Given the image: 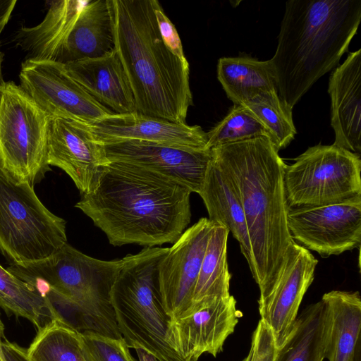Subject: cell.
<instances>
[{
    "instance_id": "6da1fadb",
    "label": "cell",
    "mask_w": 361,
    "mask_h": 361,
    "mask_svg": "<svg viewBox=\"0 0 361 361\" xmlns=\"http://www.w3.org/2000/svg\"><path fill=\"white\" fill-rule=\"evenodd\" d=\"M191 191L145 169L109 161L75 207L114 246L174 243L190 222Z\"/></svg>"
},
{
    "instance_id": "7a4b0ae2",
    "label": "cell",
    "mask_w": 361,
    "mask_h": 361,
    "mask_svg": "<svg viewBox=\"0 0 361 361\" xmlns=\"http://www.w3.org/2000/svg\"><path fill=\"white\" fill-rule=\"evenodd\" d=\"M212 151L238 191L251 248L250 269L261 301L271 291L295 242L287 224L283 186L286 164L267 137L219 146Z\"/></svg>"
},
{
    "instance_id": "3957f363",
    "label": "cell",
    "mask_w": 361,
    "mask_h": 361,
    "mask_svg": "<svg viewBox=\"0 0 361 361\" xmlns=\"http://www.w3.org/2000/svg\"><path fill=\"white\" fill-rule=\"evenodd\" d=\"M157 0H110L114 50L138 113L184 124L192 95L189 63L164 44L155 16Z\"/></svg>"
},
{
    "instance_id": "277c9868",
    "label": "cell",
    "mask_w": 361,
    "mask_h": 361,
    "mask_svg": "<svg viewBox=\"0 0 361 361\" xmlns=\"http://www.w3.org/2000/svg\"><path fill=\"white\" fill-rule=\"evenodd\" d=\"M360 21V0L286 1L276 50L269 61L279 96L289 109L338 66Z\"/></svg>"
},
{
    "instance_id": "5b68a950",
    "label": "cell",
    "mask_w": 361,
    "mask_h": 361,
    "mask_svg": "<svg viewBox=\"0 0 361 361\" xmlns=\"http://www.w3.org/2000/svg\"><path fill=\"white\" fill-rule=\"evenodd\" d=\"M123 262L98 259L66 243L45 259L11 264L6 269L45 295L78 331L121 338L111 292Z\"/></svg>"
},
{
    "instance_id": "8992f818",
    "label": "cell",
    "mask_w": 361,
    "mask_h": 361,
    "mask_svg": "<svg viewBox=\"0 0 361 361\" xmlns=\"http://www.w3.org/2000/svg\"><path fill=\"white\" fill-rule=\"evenodd\" d=\"M169 247H145L127 255L111 292L118 330L130 348L157 361H181L169 343L171 322L159 292L158 268Z\"/></svg>"
},
{
    "instance_id": "52a82bcc",
    "label": "cell",
    "mask_w": 361,
    "mask_h": 361,
    "mask_svg": "<svg viewBox=\"0 0 361 361\" xmlns=\"http://www.w3.org/2000/svg\"><path fill=\"white\" fill-rule=\"evenodd\" d=\"M66 224L42 203L33 187L0 166V253L11 264L54 255L68 243Z\"/></svg>"
},
{
    "instance_id": "ba28073f",
    "label": "cell",
    "mask_w": 361,
    "mask_h": 361,
    "mask_svg": "<svg viewBox=\"0 0 361 361\" xmlns=\"http://www.w3.org/2000/svg\"><path fill=\"white\" fill-rule=\"evenodd\" d=\"M294 161L283 174L288 209L361 202L360 154L319 144Z\"/></svg>"
},
{
    "instance_id": "9c48e42d",
    "label": "cell",
    "mask_w": 361,
    "mask_h": 361,
    "mask_svg": "<svg viewBox=\"0 0 361 361\" xmlns=\"http://www.w3.org/2000/svg\"><path fill=\"white\" fill-rule=\"evenodd\" d=\"M50 116L13 81L0 90V166L32 187L51 171L47 164Z\"/></svg>"
},
{
    "instance_id": "30bf717a",
    "label": "cell",
    "mask_w": 361,
    "mask_h": 361,
    "mask_svg": "<svg viewBox=\"0 0 361 361\" xmlns=\"http://www.w3.org/2000/svg\"><path fill=\"white\" fill-rule=\"evenodd\" d=\"M19 78L20 86L50 117L90 124L114 113L94 99L63 63L26 59Z\"/></svg>"
},
{
    "instance_id": "8fae6325",
    "label": "cell",
    "mask_w": 361,
    "mask_h": 361,
    "mask_svg": "<svg viewBox=\"0 0 361 361\" xmlns=\"http://www.w3.org/2000/svg\"><path fill=\"white\" fill-rule=\"evenodd\" d=\"M240 316L231 295L202 300L171 319L169 343L181 361H198L204 353L216 357Z\"/></svg>"
},
{
    "instance_id": "7c38bea8",
    "label": "cell",
    "mask_w": 361,
    "mask_h": 361,
    "mask_svg": "<svg viewBox=\"0 0 361 361\" xmlns=\"http://www.w3.org/2000/svg\"><path fill=\"white\" fill-rule=\"evenodd\" d=\"M287 224L292 239L322 257L360 248L361 202L288 209Z\"/></svg>"
},
{
    "instance_id": "4fadbf2b",
    "label": "cell",
    "mask_w": 361,
    "mask_h": 361,
    "mask_svg": "<svg viewBox=\"0 0 361 361\" xmlns=\"http://www.w3.org/2000/svg\"><path fill=\"white\" fill-rule=\"evenodd\" d=\"M214 222L202 218L169 248L158 268L159 292L171 319L190 307L195 283Z\"/></svg>"
},
{
    "instance_id": "5bb4252c",
    "label": "cell",
    "mask_w": 361,
    "mask_h": 361,
    "mask_svg": "<svg viewBox=\"0 0 361 361\" xmlns=\"http://www.w3.org/2000/svg\"><path fill=\"white\" fill-rule=\"evenodd\" d=\"M102 146L108 161L145 169L197 194L212 159V149L190 150L140 140H125Z\"/></svg>"
},
{
    "instance_id": "9a60e30c",
    "label": "cell",
    "mask_w": 361,
    "mask_h": 361,
    "mask_svg": "<svg viewBox=\"0 0 361 361\" xmlns=\"http://www.w3.org/2000/svg\"><path fill=\"white\" fill-rule=\"evenodd\" d=\"M108 162L104 147L87 123L51 117L47 140V164L63 170L82 195L96 186L102 167Z\"/></svg>"
},
{
    "instance_id": "2e32d148",
    "label": "cell",
    "mask_w": 361,
    "mask_h": 361,
    "mask_svg": "<svg viewBox=\"0 0 361 361\" xmlns=\"http://www.w3.org/2000/svg\"><path fill=\"white\" fill-rule=\"evenodd\" d=\"M317 259L294 242L271 291L258 301L261 319L270 329L277 349L289 336L298 317L301 301L312 284Z\"/></svg>"
},
{
    "instance_id": "e0dca14e",
    "label": "cell",
    "mask_w": 361,
    "mask_h": 361,
    "mask_svg": "<svg viewBox=\"0 0 361 361\" xmlns=\"http://www.w3.org/2000/svg\"><path fill=\"white\" fill-rule=\"evenodd\" d=\"M100 144L140 140L190 150L207 149V135L199 126L176 123L142 114L112 113L88 124Z\"/></svg>"
},
{
    "instance_id": "ac0fdd59",
    "label": "cell",
    "mask_w": 361,
    "mask_h": 361,
    "mask_svg": "<svg viewBox=\"0 0 361 361\" xmlns=\"http://www.w3.org/2000/svg\"><path fill=\"white\" fill-rule=\"evenodd\" d=\"M333 145L361 153V49L350 52L334 68L329 80Z\"/></svg>"
},
{
    "instance_id": "d6986e66",
    "label": "cell",
    "mask_w": 361,
    "mask_h": 361,
    "mask_svg": "<svg viewBox=\"0 0 361 361\" xmlns=\"http://www.w3.org/2000/svg\"><path fill=\"white\" fill-rule=\"evenodd\" d=\"M69 75L94 99L116 114L137 111L121 61L114 49L96 58L64 64Z\"/></svg>"
},
{
    "instance_id": "ffe728a7",
    "label": "cell",
    "mask_w": 361,
    "mask_h": 361,
    "mask_svg": "<svg viewBox=\"0 0 361 361\" xmlns=\"http://www.w3.org/2000/svg\"><path fill=\"white\" fill-rule=\"evenodd\" d=\"M198 194L205 204L208 219L223 225L231 232L250 267L251 248L238 191L230 174L213 155Z\"/></svg>"
},
{
    "instance_id": "44dd1931",
    "label": "cell",
    "mask_w": 361,
    "mask_h": 361,
    "mask_svg": "<svg viewBox=\"0 0 361 361\" xmlns=\"http://www.w3.org/2000/svg\"><path fill=\"white\" fill-rule=\"evenodd\" d=\"M87 1H52L45 17L34 27H22L16 41L27 59L60 63L68 37Z\"/></svg>"
},
{
    "instance_id": "7402d4cb",
    "label": "cell",
    "mask_w": 361,
    "mask_h": 361,
    "mask_svg": "<svg viewBox=\"0 0 361 361\" xmlns=\"http://www.w3.org/2000/svg\"><path fill=\"white\" fill-rule=\"evenodd\" d=\"M327 307L330 328L326 358L361 361V298L358 291L331 290L322 299Z\"/></svg>"
},
{
    "instance_id": "603a6c76",
    "label": "cell",
    "mask_w": 361,
    "mask_h": 361,
    "mask_svg": "<svg viewBox=\"0 0 361 361\" xmlns=\"http://www.w3.org/2000/svg\"><path fill=\"white\" fill-rule=\"evenodd\" d=\"M114 49L110 0H87L68 37L60 63L99 57Z\"/></svg>"
},
{
    "instance_id": "cb8c5ba5",
    "label": "cell",
    "mask_w": 361,
    "mask_h": 361,
    "mask_svg": "<svg viewBox=\"0 0 361 361\" xmlns=\"http://www.w3.org/2000/svg\"><path fill=\"white\" fill-rule=\"evenodd\" d=\"M329 328V314L323 300L308 305L297 317L289 336L277 350L275 361H323Z\"/></svg>"
},
{
    "instance_id": "d4e9b609",
    "label": "cell",
    "mask_w": 361,
    "mask_h": 361,
    "mask_svg": "<svg viewBox=\"0 0 361 361\" xmlns=\"http://www.w3.org/2000/svg\"><path fill=\"white\" fill-rule=\"evenodd\" d=\"M217 78L233 105H240L260 94L278 93L269 60L222 57L217 64Z\"/></svg>"
},
{
    "instance_id": "484cf974",
    "label": "cell",
    "mask_w": 361,
    "mask_h": 361,
    "mask_svg": "<svg viewBox=\"0 0 361 361\" xmlns=\"http://www.w3.org/2000/svg\"><path fill=\"white\" fill-rule=\"evenodd\" d=\"M229 233L225 226L214 223L195 283L191 305L206 298L231 295V275L227 262Z\"/></svg>"
},
{
    "instance_id": "4316f807",
    "label": "cell",
    "mask_w": 361,
    "mask_h": 361,
    "mask_svg": "<svg viewBox=\"0 0 361 361\" xmlns=\"http://www.w3.org/2000/svg\"><path fill=\"white\" fill-rule=\"evenodd\" d=\"M0 309L28 320L37 329L58 316L49 300L0 265Z\"/></svg>"
},
{
    "instance_id": "83f0119b",
    "label": "cell",
    "mask_w": 361,
    "mask_h": 361,
    "mask_svg": "<svg viewBox=\"0 0 361 361\" xmlns=\"http://www.w3.org/2000/svg\"><path fill=\"white\" fill-rule=\"evenodd\" d=\"M26 352L31 361H86L81 332L60 317L37 329Z\"/></svg>"
},
{
    "instance_id": "f1b7e54d",
    "label": "cell",
    "mask_w": 361,
    "mask_h": 361,
    "mask_svg": "<svg viewBox=\"0 0 361 361\" xmlns=\"http://www.w3.org/2000/svg\"><path fill=\"white\" fill-rule=\"evenodd\" d=\"M240 106L252 114L269 130L271 142L279 152L286 148L297 133L292 111L281 101L278 93H263Z\"/></svg>"
},
{
    "instance_id": "f546056e",
    "label": "cell",
    "mask_w": 361,
    "mask_h": 361,
    "mask_svg": "<svg viewBox=\"0 0 361 361\" xmlns=\"http://www.w3.org/2000/svg\"><path fill=\"white\" fill-rule=\"evenodd\" d=\"M208 149L240 142L259 137L271 141L269 130L240 105H233L228 114L207 133Z\"/></svg>"
},
{
    "instance_id": "4dcf8cb0",
    "label": "cell",
    "mask_w": 361,
    "mask_h": 361,
    "mask_svg": "<svg viewBox=\"0 0 361 361\" xmlns=\"http://www.w3.org/2000/svg\"><path fill=\"white\" fill-rule=\"evenodd\" d=\"M81 339L86 361H136L123 338L82 331Z\"/></svg>"
},
{
    "instance_id": "1f68e13d",
    "label": "cell",
    "mask_w": 361,
    "mask_h": 361,
    "mask_svg": "<svg viewBox=\"0 0 361 361\" xmlns=\"http://www.w3.org/2000/svg\"><path fill=\"white\" fill-rule=\"evenodd\" d=\"M277 350L270 329L260 319L253 331L249 353L242 361H275Z\"/></svg>"
},
{
    "instance_id": "d6a6232c",
    "label": "cell",
    "mask_w": 361,
    "mask_h": 361,
    "mask_svg": "<svg viewBox=\"0 0 361 361\" xmlns=\"http://www.w3.org/2000/svg\"><path fill=\"white\" fill-rule=\"evenodd\" d=\"M155 16L159 31L164 44L180 59L186 60L178 33L158 1L155 6Z\"/></svg>"
},
{
    "instance_id": "836d02e7",
    "label": "cell",
    "mask_w": 361,
    "mask_h": 361,
    "mask_svg": "<svg viewBox=\"0 0 361 361\" xmlns=\"http://www.w3.org/2000/svg\"><path fill=\"white\" fill-rule=\"evenodd\" d=\"M2 348L6 361H31L26 349L6 338H4Z\"/></svg>"
},
{
    "instance_id": "e575fe53",
    "label": "cell",
    "mask_w": 361,
    "mask_h": 361,
    "mask_svg": "<svg viewBox=\"0 0 361 361\" xmlns=\"http://www.w3.org/2000/svg\"><path fill=\"white\" fill-rule=\"evenodd\" d=\"M16 3V0H0V35L8 23Z\"/></svg>"
},
{
    "instance_id": "d590c367",
    "label": "cell",
    "mask_w": 361,
    "mask_h": 361,
    "mask_svg": "<svg viewBox=\"0 0 361 361\" xmlns=\"http://www.w3.org/2000/svg\"><path fill=\"white\" fill-rule=\"evenodd\" d=\"M4 325L1 319V312H0V361H6L4 351L2 348V343L4 337Z\"/></svg>"
},
{
    "instance_id": "8d00e7d4",
    "label": "cell",
    "mask_w": 361,
    "mask_h": 361,
    "mask_svg": "<svg viewBox=\"0 0 361 361\" xmlns=\"http://www.w3.org/2000/svg\"><path fill=\"white\" fill-rule=\"evenodd\" d=\"M139 361H157L152 356L141 350H136Z\"/></svg>"
},
{
    "instance_id": "74e56055",
    "label": "cell",
    "mask_w": 361,
    "mask_h": 361,
    "mask_svg": "<svg viewBox=\"0 0 361 361\" xmlns=\"http://www.w3.org/2000/svg\"><path fill=\"white\" fill-rule=\"evenodd\" d=\"M3 59H4V54L1 51V49H0V90H1V86L4 82L3 78H2V71H1Z\"/></svg>"
}]
</instances>
